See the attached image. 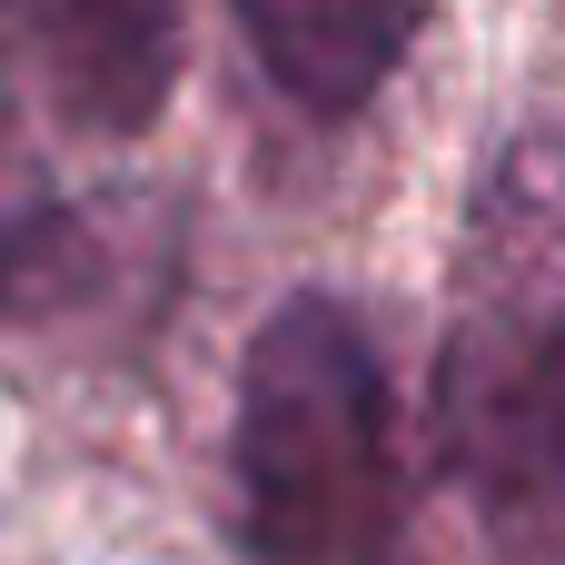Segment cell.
Instances as JSON below:
<instances>
[{"mask_svg":"<svg viewBox=\"0 0 565 565\" xmlns=\"http://www.w3.org/2000/svg\"><path fill=\"white\" fill-rule=\"evenodd\" d=\"M437 447L507 565H565V149H516L477 209L437 367Z\"/></svg>","mask_w":565,"mask_h":565,"instance_id":"1","label":"cell"},{"mask_svg":"<svg viewBox=\"0 0 565 565\" xmlns=\"http://www.w3.org/2000/svg\"><path fill=\"white\" fill-rule=\"evenodd\" d=\"M238 546L258 565H407L397 377L377 328L308 288L238 358Z\"/></svg>","mask_w":565,"mask_h":565,"instance_id":"2","label":"cell"},{"mask_svg":"<svg viewBox=\"0 0 565 565\" xmlns=\"http://www.w3.org/2000/svg\"><path fill=\"white\" fill-rule=\"evenodd\" d=\"M189 60L179 0H0V99L60 139L129 149L159 129Z\"/></svg>","mask_w":565,"mask_h":565,"instance_id":"3","label":"cell"},{"mask_svg":"<svg viewBox=\"0 0 565 565\" xmlns=\"http://www.w3.org/2000/svg\"><path fill=\"white\" fill-rule=\"evenodd\" d=\"M258 70L308 119H358L417 50L427 0H228Z\"/></svg>","mask_w":565,"mask_h":565,"instance_id":"4","label":"cell"},{"mask_svg":"<svg viewBox=\"0 0 565 565\" xmlns=\"http://www.w3.org/2000/svg\"><path fill=\"white\" fill-rule=\"evenodd\" d=\"M89 209H0V318L70 308L89 288Z\"/></svg>","mask_w":565,"mask_h":565,"instance_id":"5","label":"cell"}]
</instances>
